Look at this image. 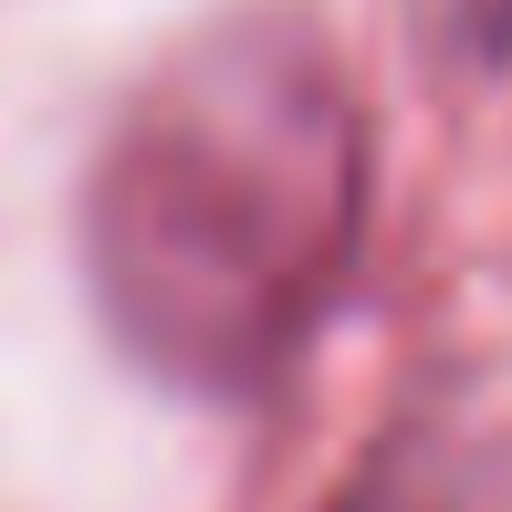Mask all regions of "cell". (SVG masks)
<instances>
[{"mask_svg":"<svg viewBox=\"0 0 512 512\" xmlns=\"http://www.w3.org/2000/svg\"><path fill=\"white\" fill-rule=\"evenodd\" d=\"M366 230V115L304 11H230L115 115L84 262L115 335L178 387H262Z\"/></svg>","mask_w":512,"mask_h":512,"instance_id":"6da1fadb","label":"cell"}]
</instances>
